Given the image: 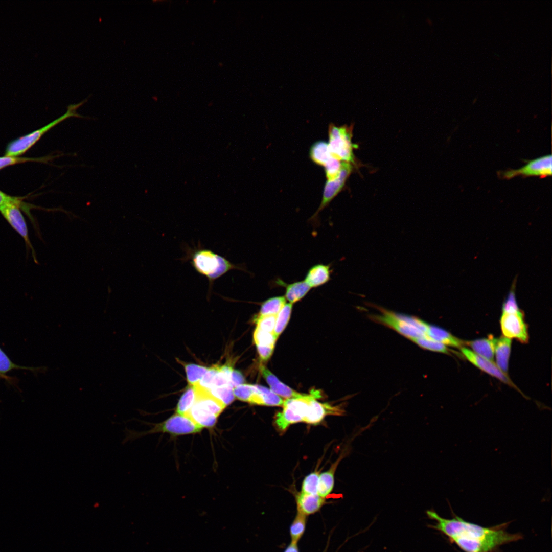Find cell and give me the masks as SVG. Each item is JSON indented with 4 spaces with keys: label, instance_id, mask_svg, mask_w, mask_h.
<instances>
[{
    "label": "cell",
    "instance_id": "25",
    "mask_svg": "<svg viewBox=\"0 0 552 552\" xmlns=\"http://www.w3.org/2000/svg\"><path fill=\"white\" fill-rule=\"evenodd\" d=\"M58 156V155L47 156L41 157H28L6 155L0 156V170L7 166L29 162L48 163L49 161L51 160L54 158Z\"/></svg>",
    "mask_w": 552,
    "mask_h": 552
},
{
    "label": "cell",
    "instance_id": "12",
    "mask_svg": "<svg viewBox=\"0 0 552 552\" xmlns=\"http://www.w3.org/2000/svg\"><path fill=\"white\" fill-rule=\"evenodd\" d=\"M343 413V410L338 406L323 403L315 399L310 402L303 422L308 424H316L320 423L326 416H340Z\"/></svg>",
    "mask_w": 552,
    "mask_h": 552
},
{
    "label": "cell",
    "instance_id": "38",
    "mask_svg": "<svg viewBox=\"0 0 552 552\" xmlns=\"http://www.w3.org/2000/svg\"><path fill=\"white\" fill-rule=\"evenodd\" d=\"M503 304L502 313H517L521 312L518 307L516 299L514 288L515 286L513 284Z\"/></svg>",
    "mask_w": 552,
    "mask_h": 552
},
{
    "label": "cell",
    "instance_id": "30",
    "mask_svg": "<svg viewBox=\"0 0 552 552\" xmlns=\"http://www.w3.org/2000/svg\"><path fill=\"white\" fill-rule=\"evenodd\" d=\"M411 340L426 350L445 354L449 353L448 348L444 344L427 336L414 338Z\"/></svg>",
    "mask_w": 552,
    "mask_h": 552
},
{
    "label": "cell",
    "instance_id": "10",
    "mask_svg": "<svg viewBox=\"0 0 552 552\" xmlns=\"http://www.w3.org/2000/svg\"><path fill=\"white\" fill-rule=\"evenodd\" d=\"M0 213L12 228L22 237L28 247L34 251L28 235L27 223L20 209L14 204H9L1 206Z\"/></svg>",
    "mask_w": 552,
    "mask_h": 552
},
{
    "label": "cell",
    "instance_id": "4",
    "mask_svg": "<svg viewBox=\"0 0 552 552\" xmlns=\"http://www.w3.org/2000/svg\"><path fill=\"white\" fill-rule=\"evenodd\" d=\"M90 96L77 104H70L64 114L43 127L10 142L7 146L5 155L20 156L30 149L48 131L67 118H86L77 113V110L88 101Z\"/></svg>",
    "mask_w": 552,
    "mask_h": 552
},
{
    "label": "cell",
    "instance_id": "11",
    "mask_svg": "<svg viewBox=\"0 0 552 552\" xmlns=\"http://www.w3.org/2000/svg\"><path fill=\"white\" fill-rule=\"evenodd\" d=\"M461 350L463 355L475 366L503 382L513 385L507 374L493 361L481 357L467 348L462 347Z\"/></svg>",
    "mask_w": 552,
    "mask_h": 552
},
{
    "label": "cell",
    "instance_id": "15",
    "mask_svg": "<svg viewBox=\"0 0 552 552\" xmlns=\"http://www.w3.org/2000/svg\"><path fill=\"white\" fill-rule=\"evenodd\" d=\"M274 284L276 286L283 287L285 289L284 297L289 303L294 304L304 298L310 291L311 288L303 280L286 283L283 280L277 278Z\"/></svg>",
    "mask_w": 552,
    "mask_h": 552
},
{
    "label": "cell",
    "instance_id": "19",
    "mask_svg": "<svg viewBox=\"0 0 552 552\" xmlns=\"http://www.w3.org/2000/svg\"><path fill=\"white\" fill-rule=\"evenodd\" d=\"M426 336L441 342L445 346L462 348V346L465 343L462 340L453 336L447 331L438 327L430 325H428Z\"/></svg>",
    "mask_w": 552,
    "mask_h": 552
},
{
    "label": "cell",
    "instance_id": "17",
    "mask_svg": "<svg viewBox=\"0 0 552 552\" xmlns=\"http://www.w3.org/2000/svg\"><path fill=\"white\" fill-rule=\"evenodd\" d=\"M297 511L307 516L317 512L325 502V498L318 494L301 492L296 498Z\"/></svg>",
    "mask_w": 552,
    "mask_h": 552
},
{
    "label": "cell",
    "instance_id": "24",
    "mask_svg": "<svg viewBox=\"0 0 552 552\" xmlns=\"http://www.w3.org/2000/svg\"><path fill=\"white\" fill-rule=\"evenodd\" d=\"M286 304L284 296L269 298L262 303L258 315H277Z\"/></svg>",
    "mask_w": 552,
    "mask_h": 552
},
{
    "label": "cell",
    "instance_id": "42",
    "mask_svg": "<svg viewBox=\"0 0 552 552\" xmlns=\"http://www.w3.org/2000/svg\"><path fill=\"white\" fill-rule=\"evenodd\" d=\"M258 354L261 360L267 361L271 357L273 352V347H257Z\"/></svg>",
    "mask_w": 552,
    "mask_h": 552
},
{
    "label": "cell",
    "instance_id": "33",
    "mask_svg": "<svg viewBox=\"0 0 552 552\" xmlns=\"http://www.w3.org/2000/svg\"><path fill=\"white\" fill-rule=\"evenodd\" d=\"M277 339L273 333L264 331L257 328L254 333V340L257 347L274 348Z\"/></svg>",
    "mask_w": 552,
    "mask_h": 552
},
{
    "label": "cell",
    "instance_id": "3",
    "mask_svg": "<svg viewBox=\"0 0 552 552\" xmlns=\"http://www.w3.org/2000/svg\"><path fill=\"white\" fill-rule=\"evenodd\" d=\"M380 314L372 315L376 321L392 328L411 340L426 336L428 325L417 317L402 314L379 308Z\"/></svg>",
    "mask_w": 552,
    "mask_h": 552
},
{
    "label": "cell",
    "instance_id": "22",
    "mask_svg": "<svg viewBox=\"0 0 552 552\" xmlns=\"http://www.w3.org/2000/svg\"><path fill=\"white\" fill-rule=\"evenodd\" d=\"M342 456H340L330 468L319 476L318 495L326 498L332 491L334 485V474L338 464Z\"/></svg>",
    "mask_w": 552,
    "mask_h": 552
},
{
    "label": "cell",
    "instance_id": "7",
    "mask_svg": "<svg viewBox=\"0 0 552 552\" xmlns=\"http://www.w3.org/2000/svg\"><path fill=\"white\" fill-rule=\"evenodd\" d=\"M552 157L546 155L527 161L526 164L517 169H510L499 173L503 179H510L518 176L544 178L551 175Z\"/></svg>",
    "mask_w": 552,
    "mask_h": 552
},
{
    "label": "cell",
    "instance_id": "37",
    "mask_svg": "<svg viewBox=\"0 0 552 552\" xmlns=\"http://www.w3.org/2000/svg\"><path fill=\"white\" fill-rule=\"evenodd\" d=\"M342 165L340 161L333 156L324 167L325 168L327 180H330L337 177L340 173Z\"/></svg>",
    "mask_w": 552,
    "mask_h": 552
},
{
    "label": "cell",
    "instance_id": "23",
    "mask_svg": "<svg viewBox=\"0 0 552 552\" xmlns=\"http://www.w3.org/2000/svg\"><path fill=\"white\" fill-rule=\"evenodd\" d=\"M309 155L314 163L323 167L334 156L330 151L328 143L323 141H317L312 145Z\"/></svg>",
    "mask_w": 552,
    "mask_h": 552
},
{
    "label": "cell",
    "instance_id": "21",
    "mask_svg": "<svg viewBox=\"0 0 552 552\" xmlns=\"http://www.w3.org/2000/svg\"><path fill=\"white\" fill-rule=\"evenodd\" d=\"M497 339L490 336L488 338L466 342L476 354L493 361Z\"/></svg>",
    "mask_w": 552,
    "mask_h": 552
},
{
    "label": "cell",
    "instance_id": "5",
    "mask_svg": "<svg viewBox=\"0 0 552 552\" xmlns=\"http://www.w3.org/2000/svg\"><path fill=\"white\" fill-rule=\"evenodd\" d=\"M320 397L319 390H313L309 394H302L300 396L284 400L282 411L275 417L274 423L278 428L285 431L290 425L303 422L311 401Z\"/></svg>",
    "mask_w": 552,
    "mask_h": 552
},
{
    "label": "cell",
    "instance_id": "29",
    "mask_svg": "<svg viewBox=\"0 0 552 552\" xmlns=\"http://www.w3.org/2000/svg\"><path fill=\"white\" fill-rule=\"evenodd\" d=\"M13 370H26L35 371L38 368L19 365L13 362L8 356L0 348V374L7 376L6 374Z\"/></svg>",
    "mask_w": 552,
    "mask_h": 552
},
{
    "label": "cell",
    "instance_id": "20",
    "mask_svg": "<svg viewBox=\"0 0 552 552\" xmlns=\"http://www.w3.org/2000/svg\"><path fill=\"white\" fill-rule=\"evenodd\" d=\"M511 347V339L502 337L497 339L495 349L496 365L505 374L508 369Z\"/></svg>",
    "mask_w": 552,
    "mask_h": 552
},
{
    "label": "cell",
    "instance_id": "13",
    "mask_svg": "<svg viewBox=\"0 0 552 552\" xmlns=\"http://www.w3.org/2000/svg\"><path fill=\"white\" fill-rule=\"evenodd\" d=\"M185 415L189 416L202 428L214 426L218 417L210 409L196 400L193 406Z\"/></svg>",
    "mask_w": 552,
    "mask_h": 552
},
{
    "label": "cell",
    "instance_id": "40",
    "mask_svg": "<svg viewBox=\"0 0 552 552\" xmlns=\"http://www.w3.org/2000/svg\"><path fill=\"white\" fill-rule=\"evenodd\" d=\"M218 370V366L209 368L202 379L196 385L209 390L211 388L213 380Z\"/></svg>",
    "mask_w": 552,
    "mask_h": 552
},
{
    "label": "cell",
    "instance_id": "39",
    "mask_svg": "<svg viewBox=\"0 0 552 552\" xmlns=\"http://www.w3.org/2000/svg\"><path fill=\"white\" fill-rule=\"evenodd\" d=\"M233 392L238 399L249 403L254 393V385H239L233 388Z\"/></svg>",
    "mask_w": 552,
    "mask_h": 552
},
{
    "label": "cell",
    "instance_id": "1",
    "mask_svg": "<svg viewBox=\"0 0 552 552\" xmlns=\"http://www.w3.org/2000/svg\"><path fill=\"white\" fill-rule=\"evenodd\" d=\"M427 515L436 521L430 528L442 532L465 552H488L501 544L517 540L518 534H511L502 529L483 527L465 521L456 516L449 519L428 510Z\"/></svg>",
    "mask_w": 552,
    "mask_h": 552
},
{
    "label": "cell",
    "instance_id": "16",
    "mask_svg": "<svg viewBox=\"0 0 552 552\" xmlns=\"http://www.w3.org/2000/svg\"><path fill=\"white\" fill-rule=\"evenodd\" d=\"M331 271L329 265L317 264L309 269L304 281L311 289L317 288L330 280Z\"/></svg>",
    "mask_w": 552,
    "mask_h": 552
},
{
    "label": "cell",
    "instance_id": "35",
    "mask_svg": "<svg viewBox=\"0 0 552 552\" xmlns=\"http://www.w3.org/2000/svg\"><path fill=\"white\" fill-rule=\"evenodd\" d=\"M9 204L18 206L28 214H30L29 210L32 207L31 204L24 202L21 198L10 196L0 190V208Z\"/></svg>",
    "mask_w": 552,
    "mask_h": 552
},
{
    "label": "cell",
    "instance_id": "43",
    "mask_svg": "<svg viewBox=\"0 0 552 552\" xmlns=\"http://www.w3.org/2000/svg\"><path fill=\"white\" fill-rule=\"evenodd\" d=\"M284 552H299L297 543L291 542L285 549Z\"/></svg>",
    "mask_w": 552,
    "mask_h": 552
},
{
    "label": "cell",
    "instance_id": "31",
    "mask_svg": "<svg viewBox=\"0 0 552 552\" xmlns=\"http://www.w3.org/2000/svg\"><path fill=\"white\" fill-rule=\"evenodd\" d=\"M209 392L225 407L229 405L235 398L233 388L229 386L212 388Z\"/></svg>",
    "mask_w": 552,
    "mask_h": 552
},
{
    "label": "cell",
    "instance_id": "18",
    "mask_svg": "<svg viewBox=\"0 0 552 552\" xmlns=\"http://www.w3.org/2000/svg\"><path fill=\"white\" fill-rule=\"evenodd\" d=\"M284 400L271 390L260 385H254V393L249 403L259 405L280 406Z\"/></svg>",
    "mask_w": 552,
    "mask_h": 552
},
{
    "label": "cell",
    "instance_id": "26",
    "mask_svg": "<svg viewBox=\"0 0 552 552\" xmlns=\"http://www.w3.org/2000/svg\"><path fill=\"white\" fill-rule=\"evenodd\" d=\"M307 516L297 512L296 515L290 527L291 542L297 543L302 537L305 530Z\"/></svg>",
    "mask_w": 552,
    "mask_h": 552
},
{
    "label": "cell",
    "instance_id": "27",
    "mask_svg": "<svg viewBox=\"0 0 552 552\" xmlns=\"http://www.w3.org/2000/svg\"><path fill=\"white\" fill-rule=\"evenodd\" d=\"M292 304L286 303L277 316L273 333L278 338L286 327L292 312Z\"/></svg>",
    "mask_w": 552,
    "mask_h": 552
},
{
    "label": "cell",
    "instance_id": "14",
    "mask_svg": "<svg viewBox=\"0 0 552 552\" xmlns=\"http://www.w3.org/2000/svg\"><path fill=\"white\" fill-rule=\"evenodd\" d=\"M260 371L271 390L275 394L284 398L290 399L300 396L299 393L280 381L266 366H259Z\"/></svg>",
    "mask_w": 552,
    "mask_h": 552
},
{
    "label": "cell",
    "instance_id": "2",
    "mask_svg": "<svg viewBox=\"0 0 552 552\" xmlns=\"http://www.w3.org/2000/svg\"><path fill=\"white\" fill-rule=\"evenodd\" d=\"M185 258L190 261L198 273L208 279L210 291L214 282L228 271L233 269L246 271L244 267L232 263L225 258L200 245L194 249L188 248Z\"/></svg>",
    "mask_w": 552,
    "mask_h": 552
},
{
    "label": "cell",
    "instance_id": "28",
    "mask_svg": "<svg viewBox=\"0 0 552 552\" xmlns=\"http://www.w3.org/2000/svg\"><path fill=\"white\" fill-rule=\"evenodd\" d=\"M196 398L193 386L189 387L181 396L176 407V413L185 415L194 403Z\"/></svg>",
    "mask_w": 552,
    "mask_h": 552
},
{
    "label": "cell",
    "instance_id": "34",
    "mask_svg": "<svg viewBox=\"0 0 552 552\" xmlns=\"http://www.w3.org/2000/svg\"><path fill=\"white\" fill-rule=\"evenodd\" d=\"M319 474L313 472L305 477L302 486L301 492L310 494H318V486Z\"/></svg>",
    "mask_w": 552,
    "mask_h": 552
},
{
    "label": "cell",
    "instance_id": "44",
    "mask_svg": "<svg viewBox=\"0 0 552 552\" xmlns=\"http://www.w3.org/2000/svg\"><path fill=\"white\" fill-rule=\"evenodd\" d=\"M1 379H6L9 383H13V382L15 381V380H14L13 377H9V376H5L0 374Z\"/></svg>",
    "mask_w": 552,
    "mask_h": 552
},
{
    "label": "cell",
    "instance_id": "9",
    "mask_svg": "<svg viewBox=\"0 0 552 552\" xmlns=\"http://www.w3.org/2000/svg\"><path fill=\"white\" fill-rule=\"evenodd\" d=\"M500 323L504 337L509 339L516 338L522 343L527 342V328L522 311L517 313H502Z\"/></svg>",
    "mask_w": 552,
    "mask_h": 552
},
{
    "label": "cell",
    "instance_id": "8",
    "mask_svg": "<svg viewBox=\"0 0 552 552\" xmlns=\"http://www.w3.org/2000/svg\"><path fill=\"white\" fill-rule=\"evenodd\" d=\"M352 170V164L342 162L341 168L338 176L332 180H327L321 202L316 211L310 217L309 220L311 222H315L317 220L320 212L327 207L342 190Z\"/></svg>",
    "mask_w": 552,
    "mask_h": 552
},
{
    "label": "cell",
    "instance_id": "36",
    "mask_svg": "<svg viewBox=\"0 0 552 552\" xmlns=\"http://www.w3.org/2000/svg\"><path fill=\"white\" fill-rule=\"evenodd\" d=\"M277 315H257L255 318L256 328L268 332L273 333Z\"/></svg>",
    "mask_w": 552,
    "mask_h": 552
},
{
    "label": "cell",
    "instance_id": "41",
    "mask_svg": "<svg viewBox=\"0 0 552 552\" xmlns=\"http://www.w3.org/2000/svg\"><path fill=\"white\" fill-rule=\"evenodd\" d=\"M244 379L241 373L237 371L233 370L229 377V386L232 388L242 384Z\"/></svg>",
    "mask_w": 552,
    "mask_h": 552
},
{
    "label": "cell",
    "instance_id": "32",
    "mask_svg": "<svg viewBox=\"0 0 552 552\" xmlns=\"http://www.w3.org/2000/svg\"><path fill=\"white\" fill-rule=\"evenodd\" d=\"M185 367L188 382L191 386L196 385L208 369L206 367L194 364H186Z\"/></svg>",
    "mask_w": 552,
    "mask_h": 552
},
{
    "label": "cell",
    "instance_id": "6",
    "mask_svg": "<svg viewBox=\"0 0 552 552\" xmlns=\"http://www.w3.org/2000/svg\"><path fill=\"white\" fill-rule=\"evenodd\" d=\"M352 127H338L330 124L328 129L330 152L336 158L342 162L356 165L353 149L356 145L352 142Z\"/></svg>",
    "mask_w": 552,
    "mask_h": 552
}]
</instances>
